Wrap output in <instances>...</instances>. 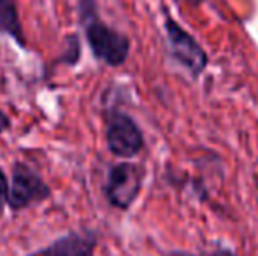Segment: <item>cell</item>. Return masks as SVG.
Returning a JSON list of instances; mask_svg holds the SVG:
<instances>
[{
  "label": "cell",
  "mask_w": 258,
  "mask_h": 256,
  "mask_svg": "<svg viewBox=\"0 0 258 256\" xmlns=\"http://www.w3.org/2000/svg\"><path fill=\"white\" fill-rule=\"evenodd\" d=\"M79 18L93 56L111 67L125 63L128 58L130 41L100 20L95 0H79Z\"/></svg>",
  "instance_id": "obj_1"
},
{
  "label": "cell",
  "mask_w": 258,
  "mask_h": 256,
  "mask_svg": "<svg viewBox=\"0 0 258 256\" xmlns=\"http://www.w3.org/2000/svg\"><path fill=\"white\" fill-rule=\"evenodd\" d=\"M49 195L51 188L37 172L21 161L13 165V183L7 195V205L11 211H23L30 205L44 202L46 198H49Z\"/></svg>",
  "instance_id": "obj_2"
},
{
  "label": "cell",
  "mask_w": 258,
  "mask_h": 256,
  "mask_svg": "<svg viewBox=\"0 0 258 256\" xmlns=\"http://www.w3.org/2000/svg\"><path fill=\"white\" fill-rule=\"evenodd\" d=\"M105 139L114 156L134 158L143 149V133L136 121L121 111H111L105 118Z\"/></svg>",
  "instance_id": "obj_3"
},
{
  "label": "cell",
  "mask_w": 258,
  "mask_h": 256,
  "mask_svg": "<svg viewBox=\"0 0 258 256\" xmlns=\"http://www.w3.org/2000/svg\"><path fill=\"white\" fill-rule=\"evenodd\" d=\"M143 185V168L130 161H121L109 170L104 193L109 204L118 209H128L137 198Z\"/></svg>",
  "instance_id": "obj_4"
},
{
  "label": "cell",
  "mask_w": 258,
  "mask_h": 256,
  "mask_svg": "<svg viewBox=\"0 0 258 256\" xmlns=\"http://www.w3.org/2000/svg\"><path fill=\"white\" fill-rule=\"evenodd\" d=\"M167 37H169L170 51L172 56L177 60L183 67H186L191 74H201L207 63V56L202 51L201 46L195 42V39L190 34L183 30L177 23L172 20H167Z\"/></svg>",
  "instance_id": "obj_5"
},
{
  "label": "cell",
  "mask_w": 258,
  "mask_h": 256,
  "mask_svg": "<svg viewBox=\"0 0 258 256\" xmlns=\"http://www.w3.org/2000/svg\"><path fill=\"white\" fill-rule=\"evenodd\" d=\"M97 246V237L93 233L71 232L65 237L54 240L49 247L41 251L44 256H93Z\"/></svg>",
  "instance_id": "obj_6"
},
{
  "label": "cell",
  "mask_w": 258,
  "mask_h": 256,
  "mask_svg": "<svg viewBox=\"0 0 258 256\" xmlns=\"http://www.w3.org/2000/svg\"><path fill=\"white\" fill-rule=\"evenodd\" d=\"M0 34L9 35L21 48L27 46L23 25H21L20 14H18L16 0H0Z\"/></svg>",
  "instance_id": "obj_7"
},
{
  "label": "cell",
  "mask_w": 258,
  "mask_h": 256,
  "mask_svg": "<svg viewBox=\"0 0 258 256\" xmlns=\"http://www.w3.org/2000/svg\"><path fill=\"white\" fill-rule=\"evenodd\" d=\"M7 195H9V183H7L4 170L0 168V216L4 214V209L7 205Z\"/></svg>",
  "instance_id": "obj_8"
},
{
  "label": "cell",
  "mask_w": 258,
  "mask_h": 256,
  "mask_svg": "<svg viewBox=\"0 0 258 256\" xmlns=\"http://www.w3.org/2000/svg\"><path fill=\"white\" fill-rule=\"evenodd\" d=\"M11 128V120L4 111H0V133H4L6 130Z\"/></svg>",
  "instance_id": "obj_9"
},
{
  "label": "cell",
  "mask_w": 258,
  "mask_h": 256,
  "mask_svg": "<svg viewBox=\"0 0 258 256\" xmlns=\"http://www.w3.org/2000/svg\"><path fill=\"white\" fill-rule=\"evenodd\" d=\"M211 256H234V254L228 253V251H223V249H221V251H216V253H213Z\"/></svg>",
  "instance_id": "obj_10"
},
{
  "label": "cell",
  "mask_w": 258,
  "mask_h": 256,
  "mask_svg": "<svg viewBox=\"0 0 258 256\" xmlns=\"http://www.w3.org/2000/svg\"><path fill=\"white\" fill-rule=\"evenodd\" d=\"M39 256H44V254H41V253H39Z\"/></svg>",
  "instance_id": "obj_11"
}]
</instances>
